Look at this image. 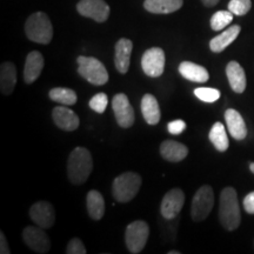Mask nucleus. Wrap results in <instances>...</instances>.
<instances>
[{
	"instance_id": "5701e85b",
	"label": "nucleus",
	"mask_w": 254,
	"mask_h": 254,
	"mask_svg": "<svg viewBox=\"0 0 254 254\" xmlns=\"http://www.w3.org/2000/svg\"><path fill=\"white\" fill-rule=\"evenodd\" d=\"M183 0H145L146 11L154 14H170L182 8Z\"/></svg>"
},
{
	"instance_id": "423d86ee",
	"label": "nucleus",
	"mask_w": 254,
	"mask_h": 254,
	"mask_svg": "<svg viewBox=\"0 0 254 254\" xmlns=\"http://www.w3.org/2000/svg\"><path fill=\"white\" fill-rule=\"evenodd\" d=\"M214 205V193L211 186L204 185L196 190L193 196L192 207H190V218L193 221H204L211 213Z\"/></svg>"
},
{
	"instance_id": "a878e982",
	"label": "nucleus",
	"mask_w": 254,
	"mask_h": 254,
	"mask_svg": "<svg viewBox=\"0 0 254 254\" xmlns=\"http://www.w3.org/2000/svg\"><path fill=\"white\" fill-rule=\"evenodd\" d=\"M209 140L219 152H225L230 146L226 129L221 123H215L209 131Z\"/></svg>"
},
{
	"instance_id": "473e14b6",
	"label": "nucleus",
	"mask_w": 254,
	"mask_h": 254,
	"mask_svg": "<svg viewBox=\"0 0 254 254\" xmlns=\"http://www.w3.org/2000/svg\"><path fill=\"white\" fill-rule=\"evenodd\" d=\"M167 129L171 134L178 135L182 134V133L186 129V123L184 120H173V122H170L167 124Z\"/></svg>"
},
{
	"instance_id": "c85d7f7f",
	"label": "nucleus",
	"mask_w": 254,
	"mask_h": 254,
	"mask_svg": "<svg viewBox=\"0 0 254 254\" xmlns=\"http://www.w3.org/2000/svg\"><path fill=\"white\" fill-rule=\"evenodd\" d=\"M194 95L205 103H215L220 98V92L217 88L198 87L194 90Z\"/></svg>"
},
{
	"instance_id": "0eeeda50",
	"label": "nucleus",
	"mask_w": 254,
	"mask_h": 254,
	"mask_svg": "<svg viewBox=\"0 0 254 254\" xmlns=\"http://www.w3.org/2000/svg\"><path fill=\"white\" fill-rule=\"evenodd\" d=\"M150 236V227L142 220H135L131 222L126 228L125 243L129 253H140L147 243Z\"/></svg>"
},
{
	"instance_id": "c9c22d12",
	"label": "nucleus",
	"mask_w": 254,
	"mask_h": 254,
	"mask_svg": "<svg viewBox=\"0 0 254 254\" xmlns=\"http://www.w3.org/2000/svg\"><path fill=\"white\" fill-rule=\"evenodd\" d=\"M202 4L205 6H207V7H213L219 2V0H201Z\"/></svg>"
},
{
	"instance_id": "1a4fd4ad",
	"label": "nucleus",
	"mask_w": 254,
	"mask_h": 254,
	"mask_svg": "<svg viewBox=\"0 0 254 254\" xmlns=\"http://www.w3.org/2000/svg\"><path fill=\"white\" fill-rule=\"evenodd\" d=\"M112 109L118 125L123 128H128L134 124L135 114L126 94L118 93L112 99Z\"/></svg>"
},
{
	"instance_id": "39448f33",
	"label": "nucleus",
	"mask_w": 254,
	"mask_h": 254,
	"mask_svg": "<svg viewBox=\"0 0 254 254\" xmlns=\"http://www.w3.org/2000/svg\"><path fill=\"white\" fill-rule=\"evenodd\" d=\"M78 73L95 86H101L109 81V72L101 62L93 57L80 56L77 58Z\"/></svg>"
},
{
	"instance_id": "f8f14e48",
	"label": "nucleus",
	"mask_w": 254,
	"mask_h": 254,
	"mask_svg": "<svg viewBox=\"0 0 254 254\" xmlns=\"http://www.w3.org/2000/svg\"><path fill=\"white\" fill-rule=\"evenodd\" d=\"M24 243L32 251L37 253H47L51 249V241L44 228L37 226H27L23 231Z\"/></svg>"
},
{
	"instance_id": "e433bc0d",
	"label": "nucleus",
	"mask_w": 254,
	"mask_h": 254,
	"mask_svg": "<svg viewBox=\"0 0 254 254\" xmlns=\"http://www.w3.org/2000/svg\"><path fill=\"white\" fill-rule=\"evenodd\" d=\"M250 170H251V172L254 174V163H251L250 164Z\"/></svg>"
},
{
	"instance_id": "cd10ccee",
	"label": "nucleus",
	"mask_w": 254,
	"mask_h": 254,
	"mask_svg": "<svg viewBox=\"0 0 254 254\" xmlns=\"http://www.w3.org/2000/svg\"><path fill=\"white\" fill-rule=\"evenodd\" d=\"M233 21V13L231 11H218L212 15L211 27L214 31H221Z\"/></svg>"
},
{
	"instance_id": "2eb2a0df",
	"label": "nucleus",
	"mask_w": 254,
	"mask_h": 254,
	"mask_svg": "<svg viewBox=\"0 0 254 254\" xmlns=\"http://www.w3.org/2000/svg\"><path fill=\"white\" fill-rule=\"evenodd\" d=\"M133 43L129 39L122 38L116 44V53H114V65L119 73L125 74L129 68Z\"/></svg>"
},
{
	"instance_id": "7c9ffc66",
	"label": "nucleus",
	"mask_w": 254,
	"mask_h": 254,
	"mask_svg": "<svg viewBox=\"0 0 254 254\" xmlns=\"http://www.w3.org/2000/svg\"><path fill=\"white\" fill-rule=\"evenodd\" d=\"M107 104H109V98L105 93L95 94L90 100V107L97 113H104L107 107Z\"/></svg>"
},
{
	"instance_id": "412c9836",
	"label": "nucleus",
	"mask_w": 254,
	"mask_h": 254,
	"mask_svg": "<svg viewBox=\"0 0 254 254\" xmlns=\"http://www.w3.org/2000/svg\"><path fill=\"white\" fill-rule=\"evenodd\" d=\"M17 84V67L14 64L5 62L0 67V90L5 95L11 94Z\"/></svg>"
},
{
	"instance_id": "dca6fc26",
	"label": "nucleus",
	"mask_w": 254,
	"mask_h": 254,
	"mask_svg": "<svg viewBox=\"0 0 254 254\" xmlns=\"http://www.w3.org/2000/svg\"><path fill=\"white\" fill-rule=\"evenodd\" d=\"M44 68V57L38 51H32L26 57L24 67V80L26 84H33L39 78Z\"/></svg>"
},
{
	"instance_id": "f03ea898",
	"label": "nucleus",
	"mask_w": 254,
	"mask_h": 254,
	"mask_svg": "<svg viewBox=\"0 0 254 254\" xmlns=\"http://www.w3.org/2000/svg\"><path fill=\"white\" fill-rule=\"evenodd\" d=\"M93 170V160L90 151L85 147L74 148L67 160V177L73 185H81Z\"/></svg>"
},
{
	"instance_id": "f257e3e1",
	"label": "nucleus",
	"mask_w": 254,
	"mask_h": 254,
	"mask_svg": "<svg viewBox=\"0 0 254 254\" xmlns=\"http://www.w3.org/2000/svg\"><path fill=\"white\" fill-rule=\"evenodd\" d=\"M219 220L227 231H234L240 226L241 213L237 190L233 187H225L221 190L219 202Z\"/></svg>"
},
{
	"instance_id": "bb28decb",
	"label": "nucleus",
	"mask_w": 254,
	"mask_h": 254,
	"mask_svg": "<svg viewBox=\"0 0 254 254\" xmlns=\"http://www.w3.org/2000/svg\"><path fill=\"white\" fill-rule=\"evenodd\" d=\"M50 99L55 103H59L65 106H72L77 103V93L71 88L65 87H55L50 91Z\"/></svg>"
},
{
	"instance_id": "4468645a",
	"label": "nucleus",
	"mask_w": 254,
	"mask_h": 254,
	"mask_svg": "<svg viewBox=\"0 0 254 254\" xmlns=\"http://www.w3.org/2000/svg\"><path fill=\"white\" fill-rule=\"evenodd\" d=\"M52 118L60 129L67 132L75 131L79 127V124H80L79 117L75 114V112H73L71 109H67L65 106L55 107L52 112Z\"/></svg>"
},
{
	"instance_id": "6e6552de",
	"label": "nucleus",
	"mask_w": 254,
	"mask_h": 254,
	"mask_svg": "<svg viewBox=\"0 0 254 254\" xmlns=\"http://www.w3.org/2000/svg\"><path fill=\"white\" fill-rule=\"evenodd\" d=\"M165 52L160 47H152L142 55L141 67L146 75L151 78H158L164 73L165 69Z\"/></svg>"
},
{
	"instance_id": "f704fd0d",
	"label": "nucleus",
	"mask_w": 254,
	"mask_h": 254,
	"mask_svg": "<svg viewBox=\"0 0 254 254\" xmlns=\"http://www.w3.org/2000/svg\"><path fill=\"white\" fill-rule=\"evenodd\" d=\"M0 253L1 254H9L11 253V251L8 249V245H7V240H6V238L4 236V233H0Z\"/></svg>"
},
{
	"instance_id": "aec40b11",
	"label": "nucleus",
	"mask_w": 254,
	"mask_h": 254,
	"mask_svg": "<svg viewBox=\"0 0 254 254\" xmlns=\"http://www.w3.org/2000/svg\"><path fill=\"white\" fill-rule=\"evenodd\" d=\"M240 31L241 27L239 25H232L231 27H228L227 30H225L222 33L214 37L213 39L209 41V49L214 53L222 52L227 46H230L237 39Z\"/></svg>"
},
{
	"instance_id": "72a5a7b5",
	"label": "nucleus",
	"mask_w": 254,
	"mask_h": 254,
	"mask_svg": "<svg viewBox=\"0 0 254 254\" xmlns=\"http://www.w3.org/2000/svg\"><path fill=\"white\" fill-rule=\"evenodd\" d=\"M244 208L249 214H254V192H251L244 198Z\"/></svg>"
},
{
	"instance_id": "393cba45",
	"label": "nucleus",
	"mask_w": 254,
	"mask_h": 254,
	"mask_svg": "<svg viewBox=\"0 0 254 254\" xmlns=\"http://www.w3.org/2000/svg\"><path fill=\"white\" fill-rule=\"evenodd\" d=\"M86 206L88 215L93 220H100L105 214V200L100 192L92 190L87 193Z\"/></svg>"
},
{
	"instance_id": "6ab92c4d",
	"label": "nucleus",
	"mask_w": 254,
	"mask_h": 254,
	"mask_svg": "<svg viewBox=\"0 0 254 254\" xmlns=\"http://www.w3.org/2000/svg\"><path fill=\"white\" fill-rule=\"evenodd\" d=\"M160 154L165 160L171 163H179L189 154V148L182 142L174 140H165L160 145Z\"/></svg>"
},
{
	"instance_id": "4be33fe9",
	"label": "nucleus",
	"mask_w": 254,
	"mask_h": 254,
	"mask_svg": "<svg viewBox=\"0 0 254 254\" xmlns=\"http://www.w3.org/2000/svg\"><path fill=\"white\" fill-rule=\"evenodd\" d=\"M179 73L187 80L193 82H206L208 80V71L204 66L192 62H183L179 65Z\"/></svg>"
},
{
	"instance_id": "2f4dec72",
	"label": "nucleus",
	"mask_w": 254,
	"mask_h": 254,
	"mask_svg": "<svg viewBox=\"0 0 254 254\" xmlns=\"http://www.w3.org/2000/svg\"><path fill=\"white\" fill-rule=\"evenodd\" d=\"M67 254H86V247H85L82 241L79 238H73L69 240L67 244V249H66Z\"/></svg>"
},
{
	"instance_id": "b1692460",
	"label": "nucleus",
	"mask_w": 254,
	"mask_h": 254,
	"mask_svg": "<svg viewBox=\"0 0 254 254\" xmlns=\"http://www.w3.org/2000/svg\"><path fill=\"white\" fill-rule=\"evenodd\" d=\"M141 113L148 125H157L160 122V109L154 95L145 94L141 99Z\"/></svg>"
},
{
	"instance_id": "4c0bfd02",
	"label": "nucleus",
	"mask_w": 254,
	"mask_h": 254,
	"mask_svg": "<svg viewBox=\"0 0 254 254\" xmlns=\"http://www.w3.org/2000/svg\"><path fill=\"white\" fill-rule=\"evenodd\" d=\"M180 252H177V251H170V252H168V254H179Z\"/></svg>"
},
{
	"instance_id": "9b49d317",
	"label": "nucleus",
	"mask_w": 254,
	"mask_h": 254,
	"mask_svg": "<svg viewBox=\"0 0 254 254\" xmlns=\"http://www.w3.org/2000/svg\"><path fill=\"white\" fill-rule=\"evenodd\" d=\"M184 204H185V194H184L183 190L173 189L168 190L161 201V215L167 220H173L180 213Z\"/></svg>"
},
{
	"instance_id": "f3484780",
	"label": "nucleus",
	"mask_w": 254,
	"mask_h": 254,
	"mask_svg": "<svg viewBox=\"0 0 254 254\" xmlns=\"http://www.w3.org/2000/svg\"><path fill=\"white\" fill-rule=\"evenodd\" d=\"M227 128L236 140H244L247 136V127L241 114L237 110L228 109L225 112Z\"/></svg>"
},
{
	"instance_id": "7ed1b4c3",
	"label": "nucleus",
	"mask_w": 254,
	"mask_h": 254,
	"mask_svg": "<svg viewBox=\"0 0 254 254\" xmlns=\"http://www.w3.org/2000/svg\"><path fill=\"white\" fill-rule=\"evenodd\" d=\"M25 33L33 43L47 45L53 38V26L50 18L44 12H36L27 18Z\"/></svg>"
},
{
	"instance_id": "c756f323",
	"label": "nucleus",
	"mask_w": 254,
	"mask_h": 254,
	"mask_svg": "<svg viewBox=\"0 0 254 254\" xmlns=\"http://www.w3.org/2000/svg\"><path fill=\"white\" fill-rule=\"evenodd\" d=\"M252 7V1L251 0H231L228 2V11L236 15H245L250 12Z\"/></svg>"
},
{
	"instance_id": "9d476101",
	"label": "nucleus",
	"mask_w": 254,
	"mask_h": 254,
	"mask_svg": "<svg viewBox=\"0 0 254 254\" xmlns=\"http://www.w3.org/2000/svg\"><path fill=\"white\" fill-rule=\"evenodd\" d=\"M77 9L82 17L93 19L97 23H104L110 15V6L105 0H80Z\"/></svg>"
},
{
	"instance_id": "20e7f679",
	"label": "nucleus",
	"mask_w": 254,
	"mask_h": 254,
	"mask_svg": "<svg viewBox=\"0 0 254 254\" xmlns=\"http://www.w3.org/2000/svg\"><path fill=\"white\" fill-rule=\"evenodd\" d=\"M141 186V177L134 172H125L114 179L113 198L118 202H128L134 198Z\"/></svg>"
},
{
	"instance_id": "a211bd4d",
	"label": "nucleus",
	"mask_w": 254,
	"mask_h": 254,
	"mask_svg": "<svg viewBox=\"0 0 254 254\" xmlns=\"http://www.w3.org/2000/svg\"><path fill=\"white\" fill-rule=\"evenodd\" d=\"M226 75L230 86L236 93H244L246 90V74L243 66L238 62L232 60L226 66Z\"/></svg>"
},
{
	"instance_id": "ddd939ff",
	"label": "nucleus",
	"mask_w": 254,
	"mask_h": 254,
	"mask_svg": "<svg viewBox=\"0 0 254 254\" xmlns=\"http://www.w3.org/2000/svg\"><path fill=\"white\" fill-rule=\"evenodd\" d=\"M30 217L38 226L47 230L55 225V207L47 201H38L30 208Z\"/></svg>"
}]
</instances>
